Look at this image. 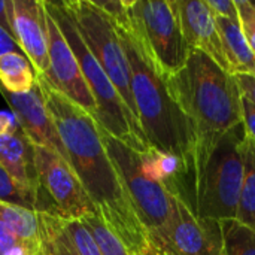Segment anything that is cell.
<instances>
[{
  "label": "cell",
  "mask_w": 255,
  "mask_h": 255,
  "mask_svg": "<svg viewBox=\"0 0 255 255\" xmlns=\"http://www.w3.org/2000/svg\"><path fill=\"white\" fill-rule=\"evenodd\" d=\"M239 127L218 142L203 172L196 178L194 214L202 220L218 223L236 218L244 181V131L241 133Z\"/></svg>",
  "instance_id": "cell-7"
},
{
  "label": "cell",
  "mask_w": 255,
  "mask_h": 255,
  "mask_svg": "<svg viewBox=\"0 0 255 255\" xmlns=\"http://www.w3.org/2000/svg\"><path fill=\"white\" fill-rule=\"evenodd\" d=\"M0 220L22 241L40 245V226L36 211L0 202Z\"/></svg>",
  "instance_id": "cell-20"
},
{
  "label": "cell",
  "mask_w": 255,
  "mask_h": 255,
  "mask_svg": "<svg viewBox=\"0 0 255 255\" xmlns=\"http://www.w3.org/2000/svg\"><path fill=\"white\" fill-rule=\"evenodd\" d=\"M45 7V6H43ZM45 28L48 42V60L49 69L42 76L52 88L66 96L76 106L84 109L96 121L97 105L96 100L81 73V67L72 52L67 40L64 39L57 22L45 7Z\"/></svg>",
  "instance_id": "cell-10"
},
{
  "label": "cell",
  "mask_w": 255,
  "mask_h": 255,
  "mask_svg": "<svg viewBox=\"0 0 255 255\" xmlns=\"http://www.w3.org/2000/svg\"><path fill=\"white\" fill-rule=\"evenodd\" d=\"M60 224L73 255H100L93 236L81 220L60 218Z\"/></svg>",
  "instance_id": "cell-23"
},
{
  "label": "cell",
  "mask_w": 255,
  "mask_h": 255,
  "mask_svg": "<svg viewBox=\"0 0 255 255\" xmlns=\"http://www.w3.org/2000/svg\"><path fill=\"white\" fill-rule=\"evenodd\" d=\"M176 6L182 33L190 49L206 54L221 69L229 72L217 19L206 0H176Z\"/></svg>",
  "instance_id": "cell-14"
},
{
  "label": "cell",
  "mask_w": 255,
  "mask_h": 255,
  "mask_svg": "<svg viewBox=\"0 0 255 255\" xmlns=\"http://www.w3.org/2000/svg\"><path fill=\"white\" fill-rule=\"evenodd\" d=\"M0 94L10 106L12 114L31 143L55 152L70 164L58 130L46 109L39 85L36 84L30 91L22 94H10L0 88Z\"/></svg>",
  "instance_id": "cell-12"
},
{
  "label": "cell",
  "mask_w": 255,
  "mask_h": 255,
  "mask_svg": "<svg viewBox=\"0 0 255 255\" xmlns=\"http://www.w3.org/2000/svg\"><path fill=\"white\" fill-rule=\"evenodd\" d=\"M224 255H255V230L236 218L218 221Z\"/></svg>",
  "instance_id": "cell-21"
},
{
  "label": "cell",
  "mask_w": 255,
  "mask_h": 255,
  "mask_svg": "<svg viewBox=\"0 0 255 255\" xmlns=\"http://www.w3.org/2000/svg\"><path fill=\"white\" fill-rule=\"evenodd\" d=\"M220 30L224 54L232 75L255 76V55L250 48L239 19L215 16Z\"/></svg>",
  "instance_id": "cell-16"
},
{
  "label": "cell",
  "mask_w": 255,
  "mask_h": 255,
  "mask_svg": "<svg viewBox=\"0 0 255 255\" xmlns=\"http://www.w3.org/2000/svg\"><path fill=\"white\" fill-rule=\"evenodd\" d=\"M18 126H19V123L12 112L0 111V136L13 131Z\"/></svg>",
  "instance_id": "cell-31"
},
{
  "label": "cell",
  "mask_w": 255,
  "mask_h": 255,
  "mask_svg": "<svg viewBox=\"0 0 255 255\" xmlns=\"http://www.w3.org/2000/svg\"><path fill=\"white\" fill-rule=\"evenodd\" d=\"M115 25L130 66L131 94L143 136L149 148L178 157L188 172L193 169L194 158L191 124L173 100L166 78L158 72L126 19Z\"/></svg>",
  "instance_id": "cell-3"
},
{
  "label": "cell",
  "mask_w": 255,
  "mask_h": 255,
  "mask_svg": "<svg viewBox=\"0 0 255 255\" xmlns=\"http://www.w3.org/2000/svg\"><path fill=\"white\" fill-rule=\"evenodd\" d=\"M0 28L15 40L12 25V0H0Z\"/></svg>",
  "instance_id": "cell-30"
},
{
  "label": "cell",
  "mask_w": 255,
  "mask_h": 255,
  "mask_svg": "<svg viewBox=\"0 0 255 255\" xmlns=\"http://www.w3.org/2000/svg\"><path fill=\"white\" fill-rule=\"evenodd\" d=\"M206 3L215 16L227 18V19H239L236 0H206Z\"/></svg>",
  "instance_id": "cell-27"
},
{
  "label": "cell",
  "mask_w": 255,
  "mask_h": 255,
  "mask_svg": "<svg viewBox=\"0 0 255 255\" xmlns=\"http://www.w3.org/2000/svg\"><path fill=\"white\" fill-rule=\"evenodd\" d=\"M37 85L58 130L70 166L96 212L124 244L128 254L140 255L148 250L151 241L106 154L97 123L84 109L52 88L42 76H37Z\"/></svg>",
  "instance_id": "cell-1"
},
{
  "label": "cell",
  "mask_w": 255,
  "mask_h": 255,
  "mask_svg": "<svg viewBox=\"0 0 255 255\" xmlns=\"http://www.w3.org/2000/svg\"><path fill=\"white\" fill-rule=\"evenodd\" d=\"M43 6L57 22L72 52L76 57L81 73L97 105V126L137 152H146L149 145L139 123L131 117L111 79L106 76L99 61L82 40L64 1H43Z\"/></svg>",
  "instance_id": "cell-4"
},
{
  "label": "cell",
  "mask_w": 255,
  "mask_h": 255,
  "mask_svg": "<svg viewBox=\"0 0 255 255\" xmlns=\"http://www.w3.org/2000/svg\"><path fill=\"white\" fill-rule=\"evenodd\" d=\"M166 81L193 128V169L197 178L218 142L242 124L241 93L232 73L196 49H191L185 66Z\"/></svg>",
  "instance_id": "cell-2"
},
{
  "label": "cell",
  "mask_w": 255,
  "mask_h": 255,
  "mask_svg": "<svg viewBox=\"0 0 255 255\" xmlns=\"http://www.w3.org/2000/svg\"><path fill=\"white\" fill-rule=\"evenodd\" d=\"M126 24L167 79L179 72L188 57L190 46L184 37L176 0L126 1Z\"/></svg>",
  "instance_id": "cell-6"
},
{
  "label": "cell",
  "mask_w": 255,
  "mask_h": 255,
  "mask_svg": "<svg viewBox=\"0 0 255 255\" xmlns=\"http://www.w3.org/2000/svg\"><path fill=\"white\" fill-rule=\"evenodd\" d=\"M12 25L15 42L33 66L37 76L49 69L45 28V7L40 0H12Z\"/></svg>",
  "instance_id": "cell-13"
},
{
  "label": "cell",
  "mask_w": 255,
  "mask_h": 255,
  "mask_svg": "<svg viewBox=\"0 0 255 255\" xmlns=\"http://www.w3.org/2000/svg\"><path fill=\"white\" fill-rule=\"evenodd\" d=\"M19 46L16 45V42L4 31L0 28V55L7 54V52H19Z\"/></svg>",
  "instance_id": "cell-32"
},
{
  "label": "cell",
  "mask_w": 255,
  "mask_h": 255,
  "mask_svg": "<svg viewBox=\"0 0 255 255\" xmlns=\"http://www.w3.org/2000/svg\"><path fill=\"white\" fill-rule=\"evenodd\" d=\"M0 164L12 181L36 205L39 176L34 158V145L18 126L13 131L0 136Z\"/></svg>",
  "instance_id": "cell-15"
},
{
  "label": "cell",
  "mask_w": 255,
  "mask_h": 255,
  "mask_svg": "<svg viewBox=\"0 0 255 255\" xmlns=\"http://www.w3.org/2000/svg\"><path fill=\"white\" fill-rule=\"evenodd\" d=\"M236 6L242 31L255 55V3L251 0H236Z\"/></svg>",
  "instance_id": "cell-26"
},
{
  "label": "cell",
  "mask_w": 255,
  "mask_h": 255,
  "mask_svg": "<svg viewBox=\"0 0 255 255\" xmlns=\"http://www.w3.org/2000/svg\"><path fill=\"white\" fill-rule=\"evenodd\" d=\"M241 108H242V128L245 136H248L255 142V106L244 96H241Z\"/></svg>",
  "instance_id": "cell-28"
},
{
  "label": "cell",
  "mask_w": 255,
  "mask_h": 255,
  "mask_svg": "<svg viewBox=\"0 0 255 255\" xmlns=\"http://www.w3.org/2000/svg\"><path fill=\"white\" fill-rule=\"evenodd\" d=\"M241 96L248 99L255 106V76L251 75H233Z\"/></svg>",
  "instance_id": "cell-29"
},
{
  "label": "cell",
  "mask_w": 255,
  "mask_h": 255,
  "mask_svg": "<svg viewBox=\"0 0 255 255\" xmlns=\"http://www.w3.org/2000/svg\"><path fill=\"white\" fill-rule=\"evenodd\" d=\"M97 128L106 154L130 197L140 223L146 229L149 241L167 255L166 241L173 215L172 191L166 185L151 181L142 173L140 152L111 136L102 127L97 126Z\"/></svg>",
  "instance_id": "cell-5"
},
{
  "label": "cell",
  "mask_w": 255,
  "mask_h": 255,
  "mask_svg": "<svg viewBox=\"0 0 255 255\" xmlns=\"http://www.w3.org/2000/svg\"><path fill=\"white\" fill-rule=\"evenodd\" d=\"M39 193L36 212L64 220H82L96 208L72 166L55 152L34 145Z\"/></svg>",
  "instance_id": "cell-9"
},
{
  "label": "cell",
  "mask_w": 255,
  "mask_h": 255,
  "mask_svg": "<svg viewBox=\"0 0 255 255\" xmlns=\"http://www.w3.org/2000/svg\"><path fill=\"white\" fill-rule=\"evenodd\" d=\"M0 255H40V245L19 239L0 220Z\"/></svg>",
  "instance_id": "cell-24"
},
{
  "label": "cell",
  "mask_w": 255,
  "mask_h": 255,
  "mask_svg": "<svg viewBox=\"0 0 255 255\" xmlns=\"http://www.w3.org/2000/svg\"><path fill=\"white\" fill-rule=\"evenodd\" d=\"M173 215L167 232V255H224L220 224L199 218L190 205L172 188Z\"/></svg>",
  "instance_id": "cell-11"
},
{
  "label": "cell",
  "mask_w": 255,
  "mask_h": 255,
  "mask_svg": "<svg viewBox=\"0 0 255 255\" xmlns=\"http://www.w3.org/2000/svg\"><path fill=\"white\" fill-rule=\"evenodd\" d=\"M37 84V75L21 52L0 55V88L10 94H22Z\"/></svg>",
  "instance_id": "cell-17"
},
{
  "label": "cell",
  "mask_w": 255,
  "mask_h": 255,
  "mask_svg": "<svg viewBox=\"0 0 255 255\" xmlns=\"http://www.w3.org/2000/svg\"><path fill=\"white\" fill-rule=\"evenodd\" d=\"M90 235L93 236L100 255H130L124 244L118 239V236L105 224L97 212L90 214L81 220Z\"/></svg>",
  "instance_id": "cell-22"
},
{
  "label": "cell",
  "mask_w": 255,
  "mask_h": 255,
  "mask_svg": "<svg viewBox=\"0 0 255 255\" xmlns=\"http://www.w3.org/2000/svg\"><path fill=\"white\" fill-rule=\"evenodd\" d=\"M64 4L70 12L82 40L111 79L131 117L139 123L131 94L130 66L115 22L90 0H67Z\"/></svg>",
  "instance_id": "cell-8"
},
{
  "label": "cell",
  "mask_w": 255,
  "mask_h": 255,
  "mask_svg": "<svg viewBox=\"0 0 255 255\" xmlns=\"http://www.w3.org/2000/svg\"><path fill=\"white\" fill-rule=\"evenodd\" d=\"M0 202L21 206L30 211H36L34 202L18 188V185L12 181V178L6 173V170L0 164Z\"/></svg>",
  "instance_id": "cell-25"
},
{
  "label": "cell",
  "mask_w": 255,
  "mask_h": 255,
  "mask_svg": "<svg viewBox=\"0 0 255 255\" xmlns=\"http://www.w3.org/2000/svg\"><path fill=\"white\" fill-rule=\"evenodd\" d=\"M244 181L236 212V220L255 230V142L244 133L242 140Z\"/></svg>",
  "instance_id": "cell-18"
},
{
  "label": "cell",
  "mask_w": 255,
  "mask_h": 255,
  "mask_svg": "<svg viewBox=\"0 0 255 255\" xmlns=\"http://www.w3.org/2000/svg\"><path fill=\"white\" fill-rule=\"evenodd\" d=\"M140 167L142 173L148 179L160 182L170 190L175 188L173 179L178 176V173L187 172L184 163L178 157L152 148L140 154Z\"/></svg>",
  "instance_id": "cell-19"
}]
</instances>
